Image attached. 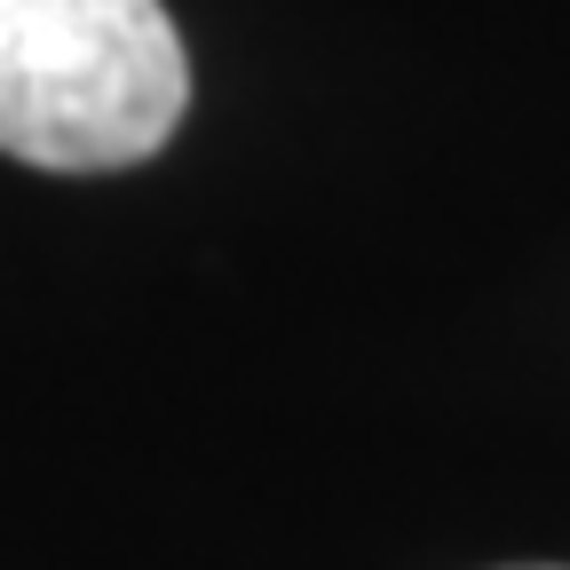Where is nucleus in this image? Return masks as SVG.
<instances>
[{"instance_id": "1", "label": "nucleus", "mask_w": 570, "mask_h": 570, "mask_svg": "<svg viewBox=\"0 0 570 570\" xmlns=\"http://www.w3.org/2000/svg\"><path fill=\"white\" fill-rule=\"evenodd\" d=\"M190 104L159 0H0V151L48 175L151 159Z\"/></svg>"}, {"instance_id": "2", "label": "nucleus", "mask_w": 570, "mask_h": 570, "mask_svg": "<svg viewBox=\"0 0 570 570\" xmlns=\"http://www.w3.org/2000/svg\"><path fill=\"white\" fill-rule=\"evenodd\" d=\"M523 570H554V562H523Z\"/></svg>"}]
</instances>
